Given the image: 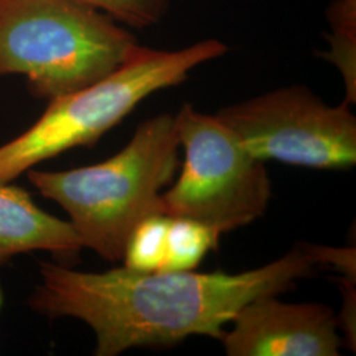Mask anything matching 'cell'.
Returning <instances> with one entry per match:
<instances>
[{"label": "cell", "mask_w": 356, "mask_h": 356, "mask_svg": "<svg viewBox=\"0 0 356 356\" xmlns=\"http://www.w3.org/2000/svg\"><path fill=\"white\" fill-rule=\"evenodd\" d=\"M316 264L334 266L346 276V280L355 282V248H330L323 245H302Z\"/></svg>", "instance_id": "obj_13"}, {"label": "cell", "mask_w": 356, "mask_h": 356, "mask_svg": "<svg viewBox=\"0 0 356 356\" xmlns=\"http://www.w3.org/2000/svg\"><path fill=\"white\" fill-rule=\"evenodd\" d=\"M3 301H4V293H3V288H1V284H0V310H1V306H3Z\"/></svg>", "instance_id": "obj_14"}, {"label": "cell", "mask_w": 356, "mask_h": 356, "mask_svg": "<svg viewBox=\"0 0 356 356\" xmlns=\"http://www.w3.org/2000/svg\"><path fill=\"white\" fill-rule=\"evenodd\" d=\"M331 35L329 51L321 57L335 65L343 76L346 102L356 99V0H334L327 11Z\"/></svg>", "instance_id": "obj_9"}, {"label": "cell", "mask_w": 356, "mask_h": 356, "mask_svg": "<svg viewBox=\"0 0 356 356\" xmlns=\"http://www.w3.org/2000/svg\"><path fill=\"white\" fill-rule=\"evenodd\" d=\"M220 342L229 356H338L341 339L330 307L285 304L276 294L243 306Z\"/></svg>", "instance_id": "obj_7"}, {"label": "cell", "mask_w": 356, "mask_h": 356, "mask_svg": "<svg viewBox=\"0 0 356 356\" xmlns=\"http://www.w3.org/2000/svg\"><path fill=\"white\" fill-rule=\"evenodd\" d=\"M176 120L185 161L175 185L161 194L160 214L197 220L222 234L264 216L270 200L264 161L216 115L184 104Z\"/></svg>", "instance_id": "obj_5"}, {"label": "cell", "mask_w": 356, "mask_h": 356, "mask_svg": "<svg viewBox=\"0 0 356 356\" xmlns=\"http://www.w3.org/2000/svg\"><path fill=\"white\" fill-rule=\"evenodd\" d=\"M222 232L197 220L170 218L165 259L160 272L193 270L219 243Z\"/></svg>", "instance_id": "obj_10"}, {"label": "cell", "mask_w": 356, "mask_h": 356, "mask_svg": "<svg viewBox=\"0 0 356 356\" xmlns=\"http://www.w3.org/2000/svg\"><path fill=\"white\" fill-rule=\"evenodd\" d=\"M140 48L114 19L78 0H0V76H26L38 98L90 86Z\"/></svg>", "instance_id": "obj_3"}, {"label": "cell", "mask_w": 356, "mask_h": 356, "mask_svg": "<svg viewBox=\"0 0 356 356\" xmlns=\"http://www.w3.org/2000/svg\"><path fill=\"white\" fill-rule=\"evenodd\" d=\"M82 248V241L69 220L40 209L24 189L0 182V266L32 251L74 256Z\"/></svg>", "instance_id": "obj_8"}, {"label": "cell", "mask_w": 356, "mask_h": 356, "mask_svg": "<svg viewBox=\"0 0 356 356\" xmlns=\"http://www.w3.org/2000/svg\"><path fill=\"white\" fill-rule=\"evenodd\" d=\"M169 216L154 214L144 219L128 239L124 267L136 272H160L165 259Z\"/></svg>", "instance_id": "obj_11"}, {"label": "cell", "mask_w": 356, "mask_h": 356, "mask_svg": "<svg viewBox=\"0 0 356 356\" xmlns=\"http://www.w3.org/2000/svg\"><path fill=\"white\" fill-rule=\"evenodd\" d=\"M106 13L116 23L134 28H148L163 20L170 0H78Z\"/></svg>", "instance_id": "obj_12"}, {"label": "cell", "mask_w": 356, "mask_h": 356, "mask_svg": "<svg viewBox=\"0 0 356 356\" xmlns=\"http://www.w3.org/2000/svg\"><path fill=\"white\" fill-rule=\"evenodd\" d=\"M176 115L143 122L127 145L99 164L70 170H28V179L70 218L83 248L107 261L123 260L134 229L160 214L161 191L178 168Z\"/></svg>", "instance_id": "obj_2"}, {"label": "cell", "mask_w": 356, "mask_h": 356, "mask_svg": "<svg viewBox=\"0 0 356 356\" xmlns=\"http://www.w3.org/2000/svg\"><path fill=\"white\" fill-rule=\"evenodd\" d=\"M216 118L261 161L348 169L356 161L350 103L329 106L305 86H289L227 106Z\"/></svg>", "instance_id": "obj_6"}, {"label": "cell", "mask_w": 356, "mask_h": 356, "mask_svg": "<svg viewBox=\"0 0 356 356\" xmlns=\"http://www.w3.org/2000/svg\"><path fill=\"white\" fill-rule=\"evenodd\" d=\"M316 266L304 247L236 275L145 273L126 267L90 273L42 261L28 305L48 318L85 322L95 334L94 355L115 356L134 347L172 346L191 335L220 341L243 306L292 289Z\"/></svg>", "instance_id": "obj_1"}, {"label": "cell", "mask_w": 356, "mask_h": 356, "mask_svg": "<svg viewBox=\"0 0 356 356\" xmlns=\"http://www.w3.org/2000/svg\"><path fill=\"white\" fill-rule=\"evenodd\" d=\"M226 51V44L216 38L179 51L141 47L110 76L51 99L35 124L0 145V182H13L40 163L72 148L95 144L141 101L184 82L193 69Z\"/></svg>", "instance_id": "obj_4"}]
</instances>
